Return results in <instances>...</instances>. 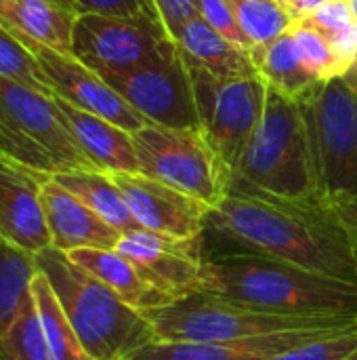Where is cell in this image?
Returning a JSON list of instances; mask_svg holds the SVG:
<instances>
[{
  "instance_id": "cell-27",
  "label": "cell",
  "mask_w": 357,
  "mask_h": 360,
  "mask_svg": "<svg viewBox=\"0 0 357 360\" xmlns=\"http://www.w3.org/2000/svg\"><path fill=\"white\" fill-rule=\"evenodd\" d=\"M4 352L8 360H55L44 340L34 295L25 302L19 316L11 325L4 340Z\"/></svg>"
},
{
  "instance_id": "cell-29",
  "label": "cell",
  "mask_w": 357,
  "mask_h": 360,
  "mask_svg": "<svg viewBox=\"0 0 357 360\" xmlns=\"http://www.w3.org/2000/svg\"><path fill=\"white\" fill-rule=\"evenodd\" d=\"M299 44V51L307 63V68L320 78V80H330L337 78L335 72V59L330 51V42L305 19H297L288 27Z\"/></svg>"
},
{
  "instance_id": "cell-12",
  "label": "cell",
  "mask_w": 357,
  "mask_h": 360,
  "mask_svg": "<svg viewBox=\"0 0 357 360\" xmlns=\"http://www.w3.org/2000/svg\"><path fill=\"white\" fill-rule=\"evenodd\" d=\"M143 230L177 238H202L210 207L196 196L143 173H109Z\"/></svg>"
},
{
  "instance_id": "cell-16",
  "label": "cell",
  "mask_w": 357,
  "mask_h": 360,
  "mask_svg": "<svg viewBox=\"0 0 357 360\" xmlns=\"http://www.w3.org/2000/svg\"><path fill=\"white\" fill-rule=\"evenodd\" d=\"M357 321L255 335L234 342H154L133 360H269L322 335L356 327Z\"/></svg>"
},
{
  "instance_id": "cell-13",
  "label": "cell",
  "mask_w": 357,
  "mask_h": 360,
  "mask_svg": "<svg viewBox=\"0 0 357 360\" xmlns=\"http://www.w3.org/2000/svg\"><path fill=\"white\" fill-rule=\"evenodd\" d=\"M21 42L36 55L53 95L65 99L67 103H72L84 112L97 114V116L122 127L128 133H135L147 124V120L139 112H135L105 82L103 76H99L95 70L84 65L72 53L53 51L48 46L27 42V40H21Z\"/></svg>"
},
{
  "instance_id": "cell-26",
  "label": "cell",
  "mask_w": 357,
  "mask_h": 360,
  "mask_svg": "<svg viewBox=\"0 0 357 360\" xmlns=\"http://www.w3.org/2000/svg\"><path fill=\"white\" fill-rule=\"evenodd\" d=\"M234 8L240 30L248 38V42L265 44L284 34L292 17L288 11L276 0H227Z\"/></svg>"
},
{
  "instance_id": "cell-36",
  "label": "cell",
  "mask_w": 357,
  "mask_h": 360,
  "mask_svg": "<svg viewBox=\"0 0 357 360\" xmlns=\"http://www.w3.org/2000/svg\"><path fill=\"white\" fill-rule=\"evenodd\" d=\"M326 209L332 213V217L339 221V226L345 230L353 253L357 257V196L356 198H337V200H322Z\"/></svg>"
},
{
  "instance_id": "cell-34",
  "label": "cell",
  "mask_w": 357,
  "mask_h": 360,
  "mask_svg": "<svg viewBox=\"0 0 357 360\" xmlns=\"http://www.w3.org/2000/svg\"><path fill=\"white\" fill-rule=\"evenodd\" d=\"M330 51L335 59L337 76H345L351 68L357 65V23H351L330 40Z\"/></svg>"
},
{
  "instance_id": "cell-32",
  "label": "cell",
  "mask_w": 357,
  "mask_h": 360,
  "mask_svg": "<svg viewBox=\"0 0 357 360\" xmlns=\"http://www.w3.org/2000/svg\"><path fill=\"white\" fill-rule=\"evenodd\" d=\"M143 4L170 42H175L181 25L198 15L196 0H143Z\"/></svg>"
},
{
  "instance_id": "cell-7",
  "label": "cell",
  "mask_w": 357,
  "mask_h": 360,
  "mask_svg": "<svg viewBox=\"0 0 357 360\" xmlns=\"http://www.w3.org/2000/svg\"><path fill=\"white\" fill-rule=\"evenodd\" d=\"M320 200L357 196V91L345 76L324 80L301 101Z\"/></svg>"
},
{
  "instance_id": "cell-14",
  "label": "cell",
  "mask_w": 357,
  "mask_h": 360,
  "mask_svg": "<svg viewBox=\"0 0 357 360\" xmlns=\"http://www.w3.org/2000/svg\"><path fill=\"white\" fill-rule=\"evenodd\" d=\"M116 251L175 302L202 291V238L177 240L149 230L122 234Z\"/></svg>"
},
{
  "instance_id": "cell-9",
  "label": "cell",
  "mask_w": 357,
  "mask_h": 360,
  "mask_svg": "<svg viewBox=\"0 0 357 360\" xmlns=\"http://www.w3.org/2000/svg\"><path fill=\"white\" fill-rule=\"evenodd\" d=\"M187 68L196 95L200 131L234 175V167L263 116L267 82L259 72L215 76L202 68Z\"/></svg>"
},
{
  "instance_id": "cell-5",
  "label": "cell",
  "mask_w": 357,
  "mask_h": 360,
  "mask_svg": "<svg viewBox=\"0 0 357 360\" xmlns=\"http://www.w3.org/2000/svg\"><path fill=\"white\" fill-rule=\"evenodd\" d=\"M0 152L50 177L97 169L67 127L53 93L4 78H0Z\"/></svg>"
},
{
  "instance_id": "cell-37",
  "label": "cell",
  "mask_w": 357,
  "mask_h": 360,
  "mask_svg": "<svg viewBox=\"0 0 357 360\" xmlns=\"http://www.w3.org/2000/svg\"><path fill=\"white\" fill-rule=\"evenodd\" d=\"M326 2H330V0H292V2L286 6V11H288V15L292 17V21H297V19L309 17L316 8H320V6L326 4Z\"/></svg>"
},
{
  "instance_id": "cell-20",
  "label": "cell",
  "mask_w": 357,
  "mask_h": 360,
  "mask_svg": "<svg viewBox=\"0 0 357 360\" xmlns=\"http://www.w3.org/2000/svg\"><path fill=\"white\" fill-rule=\"evenodd\" d=\"M67 255L141 314L156 312L175 302L170 295L151 285L135 268V264L116 249H76Z\"/></svg>"
},
{
  "instance_id": "cell-39",
  "label": "cell",
  "mask_w": 357,
  "mask_h": 360,
  "mask_svg": "<svg viewBox=\"0 0 357 360\" xmlns=\"http://www.w3.org/2000/svg\"><path fill=\"white\" fill-rule=\"evenodd\" d=\"M347 4H349V11H351V17H353V21L357 23V0H347Z\"/></svg>"
},
{
  "instance_id": "cell-1",
  "label": "cell",
  "mask_w": 357,
  "mask_h": 360,
  "mask_svg": "<svg viewBox=\"0 0 357 360\" xmlns=\"http://www.w3.org/2000/svg\"><path fill=\"white\" fill-rule=\"evenodd\" d=\"M206 228L242 251L357 283L353 247L322 200H288L231 181Z\"/></svg>"
},
{
  "instance_id": "cell-2",
  "label": "cell",
  "mask_w": 357,
  "mask_h": 360,
  "mask_svg": "<svg viewBox=\"0 0 357 360\" xmlns=\"http://www.w3.org/2000/svg\"><path fill=\"white\" fill-rule=\"evenodd\" d=\"M202 291L292 316H357V283L236 251L204 257Z\"/></svg>"
},
{
  "instance_id": "cell-11",
  "label": "cell",
  "mask_w": 357,
  "mask_h": 360,
  "mask_svg": "<svg viewBox=\"0 0 357 360\" xmlns=\"http://www.w3.org/2000/svg\"><path fill=\"white\" fill-rule=\"evenodd\" d=\"M170 44L151 17H109L82 13L72 42V55L99 76L130 72L156 57Z\"/></svg>"
},
{
  "instance_id": "cell-25",
  "label": "cell",
  "mask_w": 357,
  "mask_h": 360,
  "mask_svg": "<svg viewBox=\"0 0 357 360\" xmlns=\"http://www.w3.org/2000/svg\"><path fill=\"white\" fill-rule=\"evenodd\" d=\"M32 295L38 308V316L42 323L44 340L55 360H95L82 346L78 333L74 331L69 319L65 316L50 283L38 270L32 283Z\"/></svg>"
},
{
  "instance_id": "cell-19",
  "label": "cell",
  "mask_w": 357,
  "mask_h": 360,
  "mask_svg": "<svg viewBox=\"0 0 357 360\" xmlns=\"http://www.w3.org/2000/svg\"><path fill=\"white\" fill-rule=\"evenodd\" d=\"M57 105L88 160L105 173H139L133 133L57 97Z\"/></svg>"
},
{
  "instance_id": "cell-28",
  "label": "cell",
  "mask_w": 357,
  "mask_h": 360,
  "mask_svg": "<svg viewBox=\"0 0 357 360\" xmlns=\"http://www.w3.org/2000/svg\"><path fill=\"white\" fill-rule=\"evenodd\" d=\"M0 78L29 86L40 93H50L46 76L36 55L8 30L0 25Z\"/></svg>"
},
{
  "instance_id": "cell-3",
  "label": "cell",
  "mask_w": 357,
  "mask_h": 360,
  "mask_svg": "<svg viewBox=\"0 0 357 360\" xmlns=\"http://www.w3.org/2000/svg\"><path fill=\"white\" fill-rule=\"evenodd\" d=\"M36 266L50 283L82 346L95 360H133L158 342L147 314L124 304L67 253L48 247L36 253Z\"/></svg>"
},
{
  "instance_id": "cell-6",
  "label": "cell",
  "mask_w": 357,
  "mask_h": 360,
  "mask_svg": "<svg viewBox=\"0 0 357 360\" xmlns=\"http://www.w3.org/2000/svg\"><path fill=\"white\" fill-rule=\"evenodd\" d=\"M158 342H234L255 335L357 321V316H292L198 291L149 312Z\"/></svg>"
},
{
  "instance_id": "cell-21",
  "label": "cell",
  "mask_w": 357,
  "mask_h": 360,
  "mask_svg": "<svg viewBox=\"0 0 357 360\" xmlns=\"http://www.w3.org/2000/svg\"><path fill=\"white\" fill-rule=\"evenodd\" d=\"M248 55L267 86L299 103L305 101L324 82L307 68L290 30H286L271 42L255 44Z\"/></svg>"
},
{
  "instance_id": "cell-24",
  "label": "cell",
  "mask_w": 357,
  "mask_h": 360,
  "mask_svg": "<svg viewBox=\"0 0 357 360\" xmlns=\"http://www.w3.org/2000/svg\"><path fill=\"white\" fill-rule=\"evenodd\" d=\"M36 274V255L0 238V360H8L4 340L21 308L32 297Z\"/></svg>"
},
{
  "instance_id": "cell-40",
  "label": "cell",
  "mask_w": 357,
  "mask_h": 360,
  "mask_svg": "<svg viewBox=\"0 0 357 360\" xmlns=\"http://www.w3.org/2000/svg\"><path fill=\"white\" fill-rule=\"evenodd\" d=\"M276 2H280V4H282V6H284V8H286V6H288V4H290V2H292V0H276Z\"/></svg>"
},
{
  "instance_id": "cell-23",
  "label": "cell",
  "mask_w": 357,
  "mask_h": 360,
  "mask_svg": "<svg viewBox=\"0 0 357 360\" xmlns=\"http://www.w3.org/2000/svg\"><path fill=\"white\" fill-rule=\"evenodd\" d=\"M57 184L69 190L76 198H80L88 209H93L99 217H103L109 226H114L120 234H128L135 230H143L133 217L122 192L105 171L82 169L53 175Z\"/></svg>"
},
{
  "instance_id": "cell-15",
  "label": "cell",
  "mask_w": 357,
  "mask_h": 360,
  "mask_svg": "<svg viewBox=\"0 0 357 360\" xmlns=\"http://www.w3.org/2000/svg\"><path fill=\"white\" fill-rule=\"evenodd\" d=\"M46 177L0 152V238L34 255L50 247L40 198Z\"/></svg>"
},
{
  "instance_id": "cell-31",
  "label": "cell",
  "mask_w": 357,
  "mask_h": 360,
  "mask_svg": "<svg viewBox=\"0 0 357 360\" xmlns=\"http://www.w3.org/2000/svg\"><path fill=\"white\" fill-rule=\"evenodd\" d=\"M196 6H198V15L204 17L229 42H234L236 46H240L246 53L252 49L248 38L240 30L238 19L234 15V8L227 0H196Z\"/></svg>"
},
{
  "instance_id": "cell-4",
  "label": "cell",
  "mask_w": 357,
  "mask_h": 360,
  "mask_svg": "<svg viewBox=\"0 0 357 360\" xmlns=\"http://www.w3.org/2000/svg\"><path fill=\"white\" fill-rule=\"evenodd\" d=\"M231 181L288 200H320L303 105L267 86L263 116Z\"/></svg>"
},
{
  "instance_id": "cell-33",
  "label": "cell",
  "mask_w": 357,
  "mask_h": 360,
  "mask_svg": "<svg viewBox=\"0 0 357 360\" xmlns=\"http://www.w3.org/2000/svg\"><path fill=\"white\" fill-rule=\"evenodd\" d=\"M305 21L309 25H314L326 40H330L345 27L356 23L347 0H330L326 4H322L320 8H316L309 17H305Z\"/></svg>"
},
{
  "instance_id": "cell-10",
  "label": "cell",
  "mask_w": 357,
  "mask_h": 360,
  "mask_svg": "<svg viewBox=\"0 0 357 360\" xmlns=\"http://www.w3.org/2000/svg\"><path fill=\"white\" fill-rule=\"evenodd\" d=\"M103 78L147 122L170 129H200L191 74L177 44L130 72Z\"/></svg>"
},
{
  "instance_id": "cell-38",
  "label": "cell",
  "mask_w": 357,
  "mask_h": 360,
  "mask_svg": "<svg viewBox=\"0 0 357 360\" xmlns=\"http://www.w3.org/2000/svg\"><path fill=\"white\" fill-rule=\"evenodd\" d=\"M345 78H347V82H349V84H351V86L357 91V65L356 68H351V70L345 74Z\"/></svg>"
},
{
  "instance_id": "cell-35",
  "label": "cell",
  "mask_w": 357,
  "mask_h": 360,
  "mask_svg": "<svg viewBox=\"0 0 357 360\" xmlns=\"http://www.w3.org/2000/svg\"><path fill=\"white\" fill-rule=\"evenodd\" d=\"M74 2L82 13H99L109 17H151L143 0H74Z\"/></svg>"
},
{
  "instance_id": "cell-18",
  "label": "cell",
  "mask_w": 357,
  "mask_h": 360,
  "mask_svg": "<svg viewBox=\"0 0 357 360\" xmlns=\"http://www.w3.org/2000/svg\"><path fill=\"white\" fill-rule=\"evenodd\" d=\"M82 11L74 0H0V25L21 40L72 53Z\"/></svg>"
},
{
  "instance_id": "cell-22",
  "label": "cell",
  "mask_w": 357,
  "mask_h": 360,
  "mask_svg": "<svg viewBox=\"0 0 357 360\" xmlns=\"http://www.w3.org/2000/svg\"><path fill=\"white\" fill-rule=\"evenodd\" d=\"M175 44L187 65L202 68L215 76H240L257 72L250 55L221 36L200 15L187 19L181 25Z\"/></svg>"
},
{
  "instance_id": "cell-17",
  "label": "cell",
  "mask_w": 357,
  "mask_h": 360,
  "mask_svg": "<svg viewBox=\"0 0 357 360\" xmlns=\"http://www.w3.org/2000/svg\"><path fill=\"white\" fill-rule=\"evenodd\" d=\"M40 198L50 234V247L72 253L76 249H116L120 243L122 234L114 226L53 177L44 179Z\"/></svg>"
},
{
  "instance_id": "cell-30",
  "label": "cell",
  "mask_w": 357,
  "mask_h": 360,
  "mask_svg": "<svg viewBox=\"0 0 357 360\" xmlns=\"http://www.w3.org/2000/svg\"><path fill=\"white\" fill-rule=\"evenodd\" d=\"M357 350V325L332 335L316 338L269 360H343Z\"/></svg>"
},
{
  "instance_id": "cell-8",
  "label": "cell",
  "mask_w": 357,
  "mask_h": 360,
  "mask_svg": "<svg viewBox=\"0 0 357 360\" xmlns=\"http://www.w3.org/2000/svg\"><path fill=\"white\" fill-rule=\"evenodd\" d=\"M139 173L179 188L210 209L231 186V171L200 129H170L147 122L133 133Z\"/></svg>"
}]
</instances>
